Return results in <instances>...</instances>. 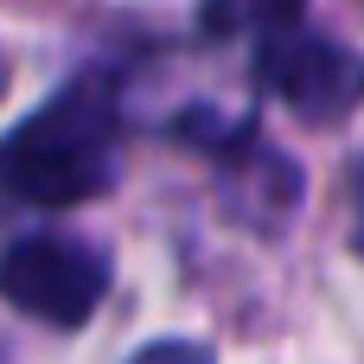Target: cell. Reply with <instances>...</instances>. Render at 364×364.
I'll use <instances>...</instances> for the list:
<instances>
[{"label": "cell", "instance_id": "1", "mask_svg": "<svg viewBox=\"0 0 364 364\" xmlns=\"http://www.w3.org/2000/svg\"><path fill=\"white\" fill-rule=\"evenodd\" d=\"M115 147H122V102L109 77H77L58 90L38 115H26L0 141V192L38 211L83 205L109 192L115 179Z\"/></svg>", "mask_w": 364, "mask_h": 364}, {"label": "cell", "instance_id": "2", "mask_svg": "<svg viewBox=\"0 0 364 364\" xmlns=\"http://www.w3.org/2000/svg\"><path fill=\"white\" fill-rule=\"evenodd\" d=\"M0 294L45 326H83L109 294V262H102V250H90L77 237L38 230L0 256Z\"/></svg>", "mask_w": 364, "mask_h": 364}, {"label": "cell", "instance_id": "3", "mask_svg": "<svg viewBox=\"0 0 364 364\" xmlns=\"http://www.w3.org/2000/svg\"><path fill=\"white\" fill-rule=\"evenodd\" d=\"M256 90L275 96L282 109H294L301 122H339L364 102V58L339 38L282 26V32H262Z\"/></svg>", "mask_w": 364, "mask_h": 364}, {"label": "cell", "instance_id": "4", "mask_svg": "<svg viewBox=\"0 0 364 364\" xmlns=\"http://www.w3.org/2000/svg\"><path fill=\"white\" fill-rule=\"evenodd\" d=\"M301 6L307 0H205L198 26H205V38H262V32L294 26Z\"/></svg>", "mask_w": 364, "mask_h": 364}, {"label": "cell", "instance_id": "5", "mask_svg": "<svg viewBox=\"0 0 364 364\" xmlns=\"http://www.w3.org/2000/svg\"><path fill=\"white\" fill-rule=\"evenodd\" d=\"M128 364H211V352H205V346H186V339H160V346L134 352Z\"/></svg>", "mask_w": 364, "mask_h": 364}, {"label": "cell", "instance_id": "6", "mask_svg": "<svg viewBox=\"0 0 364 364\" xmlns=\"http://www.w3.org/2000/svg\"><path fill=\"white\" fill-rule=\"evenodd\" d=\"M358 250H364V166H358Z\"/></svg>", "mask_w": 364, "mask_h": 364}, {"label": "cell", "instance_id": "7", "mask_svg": "<svg viewBox=\"0 0 364 364\" xmlns=\"http://www.w3.org/2000/svg\"><path fill=\"white\" fill-rule=\"evenodd\" d=\"M0 96H6V64H0Z\"/></svg>", "mask_w": 364, "mask_h": 364}]
</instances>
